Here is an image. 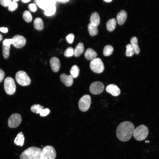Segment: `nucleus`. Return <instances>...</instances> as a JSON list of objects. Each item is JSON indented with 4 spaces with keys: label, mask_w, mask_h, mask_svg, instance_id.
Here are the masks:
<instances>
[{
    "label": "nucleus",
    "mask_w": 159,
    "mask_h": 159,
    "mask_svg": "<svg viewBox=\"0 0 159 159\" xmlns=\"http://www.w3.org/2000/svg\"><path fill=\"white\" fill-rule=\"evenodd\" d=\"M57 153L53 147L47 145L42 149L31 147L24 150L21 154L20 159H55Z\"/></svg>",
    "instance_id": "f257e3e1"
},
{
    "label": "nucleus",
    "mask_w": 159,
    "mask_h": 159,
    "mask_svg": "<svg viewBox=\"0 0 159 159\" xmlns=\"http://www.w3.org/2000/svg\"><path fill=\"white\" fill-rule=\"evenodd\" d=\"M134 130V126L132 122L124 121L118 126L116 130V135L120 140L127 141L131 138Z\"/></svg>",
    "instance_id": "f03ea898"
},
{
    "label": "nucleus",
    "mask_w": 159,
    "mask_h": 159,
    "mask_svg": "<svg viewBox=\"0 0 159 159\" xmlns=\"http://www.w3.org/2000/svg\"><path fill=\"white\" fill-rule=\"evenodd\" d=\"M148 133L149 130L148 127L144 125H141L135 129L133 135L135 140L140 141L145 139Z\"/></svg>",
    "instance_id": "7ed1b4c3"
},
{
    "label": "nucleus",
    "mask_w": 159,
    "mask_h": 159,
    "mask_svg": "<svg viewBox=\"0 0 159 159\" xmlns=\"http://www.w3.org/2000/svg\"><path fill=\"white\" fill-rule=\"evenodd\" d=\"M15 80L19 85L22 86L29 85L31 79L27 74L23 71H19L15 74Z\"/></svg>",
    "instance_id": "20e7f679"
},
{
    "label": "nucleus",
    "mask_w": 159,
    "mask_h": 159,
    "mask_svg": "<svg viewBox=\"0 0 159 159\" xmlns=\"http://www.w3.org/2000/svg\"><path fill=\"white\" fill-rule=\"evenodd\" d=\"M4 88L5 92L8 95H12L15 92L16 86L14 80L12 77H8L5 79Z\"/></svg>",
    "instance_id": "39448f33"
},
{
    "label": "nucleus",
    "mask_w": 159,
    "mask_h": 159,
    "mask_svg": "<svg viewBox=\"0 0 159 159\" xmlns=\"http://www.w3.org/2000/svg\"><path fill=\"white\" fill-rule=\"evenodd\" d=\"M90 67L94 72L100 73L104 70V66L102 60L100 58H96L91 61Z\"/></svg>",
    "instance_id": "423d86ee"
},
{
    "label": "nucleus",
    "mask_w": 159,
    "mask_h": 159,
    "mask_svg": "<svg viewBox=\"0 0 159 159\" xmlns=\"http://www.w3.org/2000/svg\"><path fill=\"white\" fill-rule=\"evenodd\" d=\"M91 98L88 95H84L80 99L78 106L80 110L82 112L87 111L90 107Z\"/></svg>",
    "instance_id": "0eeeda50"
},
{
    "label": "nucleus",
    "mask_w": 159,
    "mask_h": 159,
    "mask_svg": "<svg viewBox=\"0 0 159 159\" xmlns=\"http://www.w3.org/2000/svg\"><path fill=\"white\" fill-rule=\"evenodd\" d=\"M21 121V117L19 114L17 113L13 114L8 120V126L11 128H16L20 125Z\"/></svg>",
    "instance_id": "6e6552de"
},
{
    "label": "nucleus",
    "mask_w": 159,
    "mask_h": 159,
    "mask_svg": "<svg viewBox=\"0 0 159 159\" xmlns=\"http://www.w3.org/2000/svg\"><path fill=\"white\" fill-rule=\"evenodd\" d=\"M104 89V85L100 81L92 82L90 87V92L94 95H98L101 93L103 91Z\"/></svg>",
    "instance_id": "1a4fd4ad"
},
{
    "label": "nucleus",
    "mask_w": 159,
    "mask_h": 159,
    "mask_svg": "<svg viewBox=\"0 0 159 159\" xmlns=\"http://www.w3.org/2000/svg\"><path fill=\"white\" fill-rule=\"evenodd\" d=\"M13 46L16 48H20L24 47L26 43V39L23 36L17 35L12 39Z\"/></svg>",
    "instance_id": "9d476101"
},
{
    "label": "nucleus",
    "mask_w": 159,
    "mask_h": 159,
    "mask_svg": "<svg viewBox=\"0 0 159 159\" xmlns=\"http://www.w3.org/2000/svg\"><path fill=\"white\" fill-rule=\"evenodd\" d=\"M34 1L40 8L44 10L49 7L55 5L56 1V0H36Z\"/></svg>",
    "instance_id": "9b49d317"
},
{
    "label": "nucleus",
    "mask_w": 159,
    "mask_h": 159,
    "mask_svg": "<svg viewBox=\"0 0 159 159\" xmlns=\"http://www.w3.org/2000/svg\"><path fill=\"white\" fill-rule=\"evenodd\" d=\"M106 90L107 92L114 96H118L120 93V89L114 84H111L107 85Z\"/></svg>",
    "instance_id": "f8f14e48"
},
{
    "label": "nucleus",
    "mask_w": 159,
    "mask_h": 159,
    "mask_svg": "<svg viewBox=\"0 0 159 159\" xmlns=\"http://www.w3.org/2000/svg\"><path fill=\"white\" fill-rule=\"evenodd\" d=\"M50 63L52 70L55 72H58L60 66L59 59L56 57H52L50 59Z\"/></svg>",
    "instance_id": "ddd939ff"
},
{
    "label": "nucleus",
    "mask_w": 159,
    "mask_h": 159,
    "mask_svg": "<svg viewBox=\"0 0 159 159\" xmlns=\"http://www.w3.org/2000/svg\"><path fill=\"white\" fill-rule=\"evenodd\" d=\"M60 79L61 81L67 87L70 86L73 84V77L71 75L63 73L60 75Z\"/></svg>",
    "instance_id": "4468645a"
},
{
    "label": "nucleus",
    "mask_w": 159,
    "mask_h": 159,
    "mask_svg": "<svg viewBox=\"0 0 159 159\" xmlns=\"http://www.w3.org/2000/svg\"><path fill=\"white\" fill-rule=\"evenodd\" d=\"M127 17V14L124 10H122L117 14L116 18L117 23L120 25L123 24L125 22Z\"/></svg>",
    "instance_id": "2eb2a0df"
},
{
    "label": "nucleus",
    "mask_w": 159,
    "mask_h": 159,
    "mask_svg": "<svg viewBox=\"0 0 159 159\" xmlns=\"http://www.w3.org/2000/svg\"><path fill=\"white\" fill-rule=\"evenodd\" d=\"M84 55L87 60H92L96 58L97 54L92 48H88L86 50Z\"/></svg>",
    "instance_id": "dca6fc26"
},
{
    "label": "nucleus",
    "mask_w": 159,
    "mask_h": 159,
    "mask_svg": "<svg viewBox=\"0 0 159 159\" xmlns=\"http://www.w3.org/2000/svg\"><path fill=\"white\" fill-rule=\"evenodd\" d=\"M90 23L97 26L100 23V18L98 14L96 12L93 13L90 18Z\"/></svg>",
    "instance_id": "f3484780"
},
{
    "label": "nucleus",
    "mask_w": 159,
    "mask_h": 159,
    "mask_svg": "<svg viewBox=\"0 0 159 159\" xmlns=\"http://www.w3.org/2000/svg\"><path fill=\"white\" fill-rule=\"evenodd\" d=\"M24 138L22 132L19 133L15 138L14 143L17 145L22 146L23 145L24 142Z\"/></svg>",
    "instance_id": "a211bd4d"
},
{
    "label": "nucleus",
    "mask_w": 159,
    "mask_h": 159,
    "mask_svg": "<svg viewBox=\"0 0 159 159\" xmlns=\"http://www.w3.org/2000/svg\"><path fill=\"white\" fill-rule=\"evenodd\" d=\"M33 25L34 28L39 31L42 30L44 28L43 21L39 17L37 18L34 20Z\"/></svg>",
    "instance_id": "6ab92c4d"
},
{
    "label": "nucleus",
    "mask_w": 159,
    "mask_h": 159,
    "mask_svg": "<svg viewBox=\"0 0 159 159\" xmlns=\"http://www.w3.org/2000/svg\"><path fill=\"white\" fill-rule=\"evenodd\" d=\"M84 46L83 43L80 42L76 46L74 49V54L75 57L80 56L84 51Z\"/></svg>",
    "instance_id": "aec40b11"
},
{
    "label": "nucleus",
    "mask_w": 159,
    "mask_h": 159,
    "mask_svg": "<svg viewBox=\"0 0 159 159\" xmlns=\"http://www.w3.org/2000/svg\"><path fill=\"white\" fill-rule=\"evenodd\" d=\"M131 44L133 47L135 53L137 54H139L140 52V49L138 44V39L135 37H132L130 40Z\"/></svg>",
    "instance_id": "412c9836"
},
{
    "label": "nucleus",
    "mask_w": 159,
    "mask_h": 159,
    "mask_svg": "<svg viewBox=\"0 0 159 159\" xmlns=\"http://www.w3.org/2000/svg\"><path fill=\"white\" fill-rule=\"evenodd\" d=\"M88 29L90 34L92 36L96 35L98 32L97 26L90 23L88 24Z\"/></svg>",
    "instance_id": "4be33fe9"
},
{
    "label": "nucleus",
    "mask_w": 159,
    "mask_h": 159,
    "mask_svg": "<svg viewBox=\"0 0 159 159\" xmlns=\"http://www.w3.org/2000/svg\"><path fill=\"white\" fill-rule=\"evenodd\" d=\"M116 24V21L115 18H112L109 20L106 24V27L107 30L109 32H112L115 29Z\"/></svg>",
    "instance_id": "5701e85b"
},
{
    "label": "nucleus",
    "mask_w": 159,
    "mask_h": 159,
    "mask_svg": "<svg viewBox=\"0 0 159 159\" xmlns=\"http://www.w3.org/2000/svg\"><path fill=\"white\" fill-rule=\"evenodd\" d=\"M80 69L76 65H74L71 67L70 70V75L73 78H76L78 76Z\"/></svg>",
    "instance_id": "b1692460"
},
{
    "label": "nucleus",
    "mask_w": 159,
    "mask_h": 159,
    "mask_svg": "<svg viewBox=\"0 0 159 159\" xmlns=\"http://www.w3.org/2000/svg\"><path fill=\"white\" fill-rule=\"evenodd\" d=\"M113 51V48L111 45H107L104 47L103 54L105 56H109L112 53Z\"/></svg>",
    "instance_id": "393cba45"
},
{
    "label": "nucleus",
    "mask_w": 159,
    "mask_h": 159,
    "mask_svg": "<svg viewBox=\"0 0 159 159\" xmlns=\"http://www.w3.org/2000/svg\"><path fill=\"white\" fill-rule=\"evenodd\" d=\"M43 109V107L40 105L34 104L31 106L30 109L33 112L36 114H39Z\"/></svg>",
    "instance_id": "a878e982"
},
{
    "label": "nucleus",
    "mask_w": 159,
    "mask_h": 159,
    "mask_svg": "<svg viewBox=\"0 0 159 159\" xmlns=\"http://www.w3.org/2000/svg\"><path fill=\"white\" fill-rule=\"evenodd\" d=\"M55 5L51 6L44 10V14L47 16H51L53 15L56 11Z\"/></svg>",
    "instance_id": "bb28decb"
},
{
    "label": "nucleus",
    "mask_w": 159,
    "mask_h": 159,
    "mask_svg": "<svg viewBox=\"0 0 159 159\" xmlns=\"http://www.w3.org/2000/svg\"><path fill=\"white\" fill-rule=\"evenodd\" d=\"M135 53L134 50L130 44H128L126 46L125 55L126 56L130 57Z\"/></svg>",
    "instance_id": "cd10ccee"
},
{
    "label": "nucleus",
    "mask_w": 159,
    "mask_h": 159,
    "mask_svg": "<svg viewBox=\"0 0 159 159\" xmlns=\"http://www.w3.org/2000/svg\"><path fill=\"white\" fill-rule=\"evenodd\" d=\"M23 18L26 22H30L32 20V17L31 13L29 11L26 10L23 13Z\"/></svg>",
    "instance_id": "c85d7f7f"
},
{
    "label": "nucleus",
    "mask_w": 159,
    "mask_h": 159,
    "mask_svg": "<svg viewBox=\"0 0 159 159\" xmlns=\"http://www.w3.org/2000/svg\"><path fill=\"white\" fill-rule=\"evenodd\" d=\"M3 55L5 59H7L9 55L10 46H7L3 44Z\"/></svg>",
    "instance_id": "c756f323"
},
{
    "label": "nucleus",
    "mask_w": 159,
    "mask_h": 159,
    "mask_svg": "<svg viewBox=\"0 0 159 159\" xmlns=\"http://www.w3.org/2000/svg\"><path fill=\"white\" fill-rule=\"evenodd\" d=\"M74 54V49L71 47H68L65 50L64 55L66 57H69Z\"/></svg>",
    "instance_id": "7c9ffc66"
},
{
    "label": "nucleus",
    "mask_w": 159,
    "mask_h": 159,
    "mask_svg": "<svg viewBox=\"0 0 159 159\" xmlns=\"http://www.w3.org/2000/svg\"><path fill=\"white\" fill-rule=\"evenodd\" d=\"M9 11H12L15 10L17 8L18 4L15 2L11 1L8 6Z\"/></svg>",
    "instance_id": "2f4dec72"
},
{
    "label": "nucleus",
    "mask_w": 159,
    "mask_h": 159,
    "mask_svg": "<svg viewBox=\"0 0 159 159\" xmlns=\"http://www.w3.org/2000/svg\"><path fill=\"white\" fill-rule=\"evenodd\" d=\"M74 39V35L71 33L68 35L66 37V39L67 42L70 44L72 43Z\"/></svg>",
    "instance_id": "473e14b6"
},
{
    "label": "nucleus",
    "mask_w": 159,
    "mask_h": 159,
    "mask_svg": "<svg viewBox=\"0 0 159 159\" xmlns=\"http://www.w3.org/2000/svg\"><path fill=\"white\" fill-rule=\"evenodd\" d=\"M50 112V110L48 108H43L39 113V115L41 117L46 116L49 114Z\"/></svg>",
    "instance_id": "72a5a7b5"
},
{
    "label": "nucleus",
    "mask_w": 159,
    "mask_h": 159,
    "mask_svg": "<svg viewBox=\"0 0 159 159\" xmlns=\"http://www.w3.org/2000/svg\"><path fill=\"white\" fill-rule=\"evenodd\" d=\"M11 1V0H1L0 4L3 6L6 7L8 6Z\"/></svg>",
    "instance_id": "f704fd0d"
},
{
    "label": "nucleus",
    "mask_w": 159,
    "mask_h": 159,
    "mask_svg": "<svg viewBox=\"0 0 159 159\" xmlns=\"http://www.w3.org/2000/svg\"><path fill=\"white\" fill-rule=\"evenodd\" d=\"M28 8L31 12H35L37 10L36 5L34 3L29 4L28 5Z\"/></svg>",
    "instance_id": "c9c22d12"
},
{
    "label": "nucleus",
    "mask_w": 159,
    "mask_h": 159,
    "mask_svg": "<svg viewBox=\"0 0 159 159\" xmlns=\"http://www.w3.org/2000/svg\"><path fill=\"white\" fill-rule=\"evenodd\" d=\"M13 41L11 39H5L3 41V44L7 46H10L12 44Z\"/></svg>",
    "instance_id": "e433bc0d"
},
{
    "label": "nucleus",
    "mask_w": 159,
    "mask_h": 159,
    "mask_svg": "<svg viewBox=\"0 0 159 159\" xmlns=\"http://www.w3.org/2000/svg\"><path fill=\"white\" fill-rule=\"evenodd\" d=\"M5 74L4 71L0 69V83L3 80L5 76Z\"/></svg>",
    "instance_id": "4c0bfd02"
},
{
    "label": "nucleus",
    "mask_w": 159,
    "mask_h": 159,
    "mask_svg": "<svg viewBox=\"0 0 159 159\" xmlns=\"http://www.w3.org/2000/svg\"><path fill=\"white\" fill-rule=\"evenodd\" d=\"M0 31L3 33H6L8 31L7 28L5 27H1L0 28Z\"/></svg>",
    "instance_id": "58836bf2"
},
{
    "label": "nucleus",
    "mask_w": 159,
    "mask_h": 159,
    "mask_svg": "<svg viewBox=\"0 0 159 159\" xmlns=\"http://www.w3.org/2000/svg\"><path fill=\"white\" fill-rule=\"evenodd\" d=\"M56 1H58L60 3L62 4H65L68 2L69 1V0H56Z\"/></svg>",
    "instance_id": "ea45409f"
},
{
    "label": "nucleus",
    "mask_w": 159,
    "mask_h": 159,
    "mask_svg": "<svg viewBox=\"0 0 159 159\" xmlns=\"http://www.w3.org/2000/svg\"><path fill=\"white\" fill-rule=\"evenodd\" d=\"M30 0H21V1L24 3H27L30 1Z\"/></svg>",
    "instance_id": "a19ab883"
},
{
    "label": "nucleus",
    "mask_w": 159,
    "mask_h": 159,
    "mask_svg": "<svg viewBox=\"0 0 159 159\" xmlns=\"http://www.w3.org/2000/svg\"><path fill=\"white\" fill-rule=\"evenodd\" d=\"M104 1L106 2H110L112 1V0H104Z\"/></svg>",
    "instance_id": "79ce46f5"
},
{
    "label": "nucleus",
    "mask_w": 159,
    "mask_h": 159,
    "mask_svg": "<svg viewBox=\"0 0 159 159\" xmlns=\"http://www.w3.org/2000/svg\"><path fill=\"white\" fill-rule=\"evenodd\" d=\"M3 39V37L2 34L0 33V41H1Z\"/></svg>",
    "instance_id": "37998d69"
},
{
    "label": "nucleus",
    "mask_w": 159,
    "mask_h": 159,
    "mask_svg": "<svg viewBox=\"0 0 159 159\" xmlns=\"http://www.w3.org/2000/svg\"><path fill=\"white\" fill-rule=\"evenodd\" d=\"M19 1V0H13V1L16 2V1Z\"/></svg>",
    "instance_id": "c03bdc74"
}]
</instances>
